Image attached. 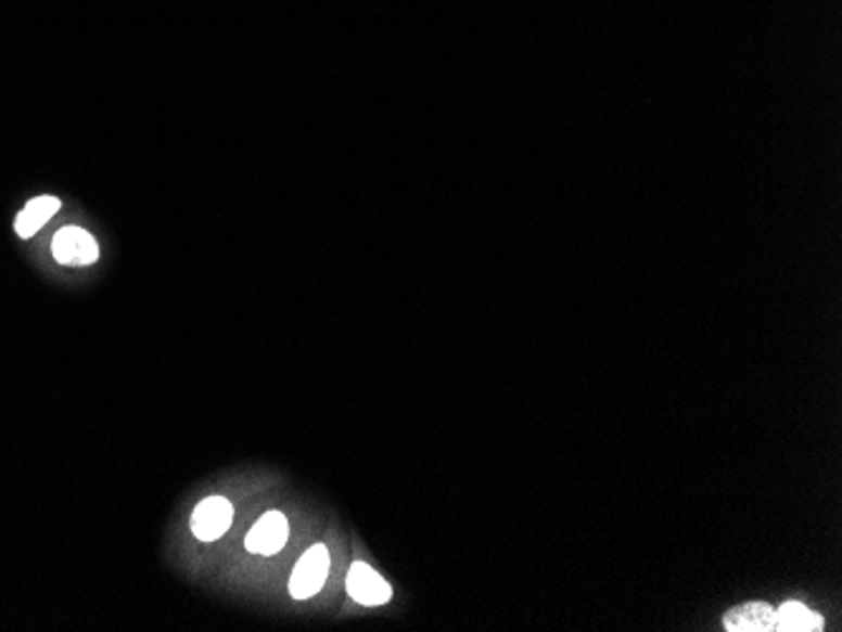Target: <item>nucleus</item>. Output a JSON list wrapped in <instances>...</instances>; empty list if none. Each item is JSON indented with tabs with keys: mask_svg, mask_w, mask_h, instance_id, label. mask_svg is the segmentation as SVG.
<instances>
[{
	"mask_svg": "<svg viewBox=\"0 0 842 632\" xmlns=\"http://www.w3.org/2000/svg\"><path fill=\"white\" fill-rule=\"evenodd\" d=\"M329 569H331L329 550H326L323 544H316V547H310L298 559V565H295L293 575H291V584H288V590H291V595L295 599L314 597V595H318V592H321V588L326 584Z\"/></svg>",
	"mask_w": 842,
	"mask_h": 632,
	"instance_id": "nucleus-1",
	"label": "nucleus"
},
{
	"mask_svg": "<svg viewBox=\"0 0 842 632\" xmlns=\"http://www.w3.org/2000/svg\"><path fill=\"white\" fill-rule=\"evenodd\" d=\"M232 525V504L225 496H209L192 512V532L200 542H215Z\"/></svg>",
	"mask_w": 842,
	"mask_h": 632,
	"instance_id": "nucleus-2",
	"label": "nucleus"
},
{
	"mask_svg": "<svg viewBox=\"0 0 842 632\" xmlns=\"http://www.w3.org/2000/svg\"><path fill=\"white\" fill-rule=\"evenodd\" d=\"M53 257L66 268H86L99 260V245L81 228H64L53 237Z\"/></svg>",
	"mask_w": 842,
	"mask_h": 632,
	"instance_id": "nucleus-3",
	"label": "nucleus"
},
{
	"mask_svg": "<svg viewBox=\"0 0 842 632\" xmlns=\"http://www.w3.org/2000/svg\"><path fill=\"white\" fill-rule=\"evenodd\" d=\"M346 590L350 599H356L358 605L377 607V605H386L388 599H392V584H388L379 572H373L369 565H363V562H356V565L350 567Z\"/></svg>",
	"mask_w": 842,
	"mask_h": 632,
	"instance_id": "nucleus-4",
	"label": "nucleus"
},
{
	"mask_svg": "<svg viewBox=\"0 0 842 632\" xmlns=\"http://www.w3.org/2000/svg\"><path fill=\"white\" fill-rule=\"evenodd\" d=\"M288 542V519L280 512H268L255 521L245 537V547L253 554H278Z\"/></svg>",
	"mask_w": 842,
	"mask_h": 632,
	"instance_id": "nucleus-5",
	"label": "nucleus"
},
{
	"mask_svg": "<svg viewBox=\"0 0 842 632\" xmlns=\"http://www.w3.org/2000/svg\"><path fill=\"white\" fill-rule=\"evenodd\" d=\"M724 628L729 632H771L775 610L767 603H747L724 615Z\"/></svg>",
	"mask_w": 842,
	"mask_h": 632,
	"instance_id": "nucleus-6",
	"label": "nucleus"
},
{
	"mask_svg": "<svg viewBox=\"0 0 842 632\" xmlns=\"http://www.w3.org/2000/svg\"><path fill=\"white\" fill-rule=\"evenodd\" d=\"M59 209H61V202L56 197L30 199L26 209H23V212L15 217V232H18V237H23V240L34 237L36 232L41 230L43 224L59 212Z\"/></svg>",
	"mask_w": 842,
	"mask_h": 632,
	"instance_id": "nucleus-7",
	"label": "nucleus"
},
{
	"mask_svg": "<svg viewBox=\"0 0 842 632\" xmlns=\"http://www.w3.org/2000/svg\"><path fill=\"white\" fill-rule=\"evenodd\" d=\"M825 620L800 603H784L775 610V630L782 632H820Z\"/></svg>",
	"mask_w": 842,
	"mask_h": 632,
	"instance_id": "nucleus-8",
	"label": "nucleus"
}]
</instances>
